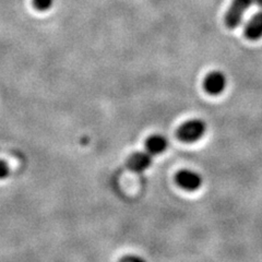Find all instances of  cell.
Returning <instances> with one entry per match:
<instances>
[{"instance_id":"1","label":"cell","mask_w":262,"mask_h":262,"mask_svg":"<svg viewBox=\"0 0 262 262\" xmlns=\"http://www.w3.org/2000/svg\"><path fill=\"white\" fill-rule=\"evenodd\" d=\"M207 126L200 119L188 120L178 128L177 137L180 141L192 143L198 141L206 134Z\"/></svg>"},{"instance_id":"2","label":"cell","mask_w":262,"mask_h":262,"mask_svg":"<svg viewBox=\"0 0 262 262\" xmlns=\"http://www.w3.org/2000/svg\"><path fill=\"white\" fill-rule=\"evenodd\" d=\"M253 0H233L225 14V24L228 29H236L243 21Z\"/></svg>"},{"instance_id":"3","label":"cell","mask_w":262,"mask_h":262,"mask_svg":"<svg viewBox=\"0 0 262 262\" xmlns=\"http://www.w3.org/2000/svg\"><path fill=\"white\" fill-rule=\"evenodd\" d=\"M176 182L178 186L187 191H194L199 189L202 185L201 176L190 169H183L177 173Z\"/></svg>"},{"instance_id":"4","label":"cell","mask_w":262,"mask_h":262,"mask_svg":"<svg viewBox=\"0 0 262 262\" xmlns=\"http://www.w3.org/2000/svg\"><path fill=\"white\" fill-rule=\"evenodd\" d=\"M206 91L211 95L221 94L226 86V77L220 71H213L206 77L203 82Z\"/></svg>"},{"instance_id":"5","label":"cell","mask_w":262,"mask_h":262,"mask_svg":"<svg viewBox=\"0 0 262 262\" xmlns=\"http://www.w3.org/2000/svg\"><path fill=\"white\" fill-rule=\"evenodd\" d=\"M151 164L152 155L149 152H136L129 157L127 167L136 173H142L151 166Z\"/></svg>"},{"instance_id":"6","label":"cell","mask_w":262,"mask_h":262,"mask_svg":"<svg viewBox=\"0 0 262 262\" xmlns=\"http://www.w3.org/2000/svg\"><path fill=\"white\" fill-rule=\"evenodd\" d=\"M245 36L250 40H257L262 37V11L256 13L249 20L245 29Z\"/></svg>"},{"instance_id":"7","label":"cell","mask_w":262,"mask_h":262,"mask_svg":"<svg viewBox=\"0 0 262 262\" xmlns=\"http://www.w3.org/2000/svg\"><path fill=\"white\" fill-rule=\"evenodd\" d=\"M168 141L167 139L162 135H153L150 138H147L145 142L146 152H149L151 155L161 154L167 149Z\"/></svg>"},{"instance_id":"8","label":"cell","mask_w":262,"mask_h":262,"mask_svg":"<svg viewBox=\"0 0 262 262\" xmlns=\"http://www.w3.org/2000/svg\"><path fill=\"white\" fill-rule=\"evenodd\" d=\"M32 4L37 11H47L54 5V0H32Z\"/></svg>"},{"instance_id":"9","label":"cell","mask_w":262,"mask_h":262,"mask_svg":"<svg viewBox=\"0 0 262 262\" xmlns=\"http://www.w3.org/2000/svg\"><path fill=\"white\" fill-rule=\"evenodd\" d=\"M9 166H8V164L0 160V179H4L6 177H8V175H9Z\"/></svg>"},{"instance_id":"10","label":"cell","mask_w":262,"mask_h":262,"mask_svg":"<svg viewBox=\"0 0 262 262\" xmlns=\"http://www.w3.org/2000/svg\"><path fill=\"white\" fill-rule=\"evenodd\" d=\"M253 3H255L257 6H259L260 8H262V0H253Z\"/></svg>"}]
</instances>
